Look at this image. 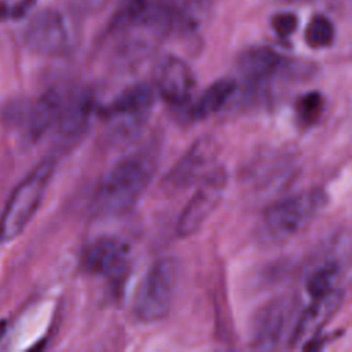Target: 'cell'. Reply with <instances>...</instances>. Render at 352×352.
I'll use <instances>...</instances> for the list:
<instances>
[{"label":"cell","instance_id":"obj_1","mask_svg":"<svg viewBox=\"0 0 352 352\" xmlns=\"http://www.w3.org/2000/svg\"><path fill=\"white\" fill-rule=\"evenodd\" d=\"M155 168V154L143 150L118 162L102 179L92 197L94 214L111 217L132 209L147 190Z\"/></svg>","mask_w":352,"mask_h":352},{"label":"cell","instance_id":"obj_2","mask_svg":"<svg viewBox=\"0 0 352 352\" xmlns=\"http://www.w3.org/2000/svg\"><path fill=\"white\" fill-rule=\"evenodd\" d=\"M327 201L329 195L322 187H311L274 202L261 217V239L270 243L287 242L308 227Z\"/></svg>","mask_w":352,"mask_h":352},{"label":"cell","instance_id":"obj_3","mask_svg":"<svg viewBox=\"0 0 352 352\" xmlns=\"http://www.w3.org/2000/svg\"><path fill=\"white\" fill-rule=\"evenodd\" d=\"M154 100L153 84L140 81L125 87L107 104L98 107L107 125V139L114 144L136 139L148 122Z\"/></svg>","mask_w":352,"mask_h":352},{"label":"cell","instance_id":"obj_4","mask_svg":"<svg viewBox=\"0 0 352 352\" xmlns=\"http://www.w3.org/2000/svg\"><path fill=\"white\" fill-rule=\"evenodd\" d=\"M55 158L40 161L14 188L0 214V243L19 236L38 210L55 170Z\"/></svg>","mask_w":352,"mask_h":352},{"label":"cell","instance_id":"obj_5","mask_svg":"<svg viewBox=\"0 0 352 352\" xmlns=\"http://www.w3.org/2000/svg\"><path fill=\"white\" fill-rule=\"evenodd\" d=\"M180 282V264L172 257L155 260L146 272L133 301V315L142 323L162 320L172 309Z\"/></svg>","mask_w":352,"mask_h":352},{"label":"cell","instance_id":"obj_6","mask_svg":"<svg viewBox=\"0 0 352 352\" xmlns=\"http://www.w3.org/2000/svg\"><path fill=\"white\" fill-rule=\"evenodd\" d=\"M227 187V172L214 166L201 182L192 197L184 205L176 223L179 238H188L198 232L208 217L220 204Z\"/></svg>","mask_w":352,"mask_h":352},{"label":"cell","instance_id":"obj_7","mask_svg":"<svg viewBox=\"0 0 352 352\" xmlns=\"http://www.w3.org/2000/svg\"><path fill=\"white\" fill-rule=\"evenodd\" d=\"M219 143L212 135H204L186 150L162 180L166 191L177 192L201 182L214 166Z\"/></svg>","mask_w":352,"mask_h":352},{"label":"cell","instance_id":"obj_8","mask_svg":"<svg viewBox=\"0 0 352 352\" xmlns=\"http://www.w3.org/2000/svg\"><path fill=\"white\" fill-rule=\"evenodd\" d=\"M296 307L294 297L278 296L264 302L250 322V344L254 349H275L286 334Z\"/></svg>","mask_w":352,"mask_h":352},{"label":"cell","instance_id":"obj_9","mask_svg":"<svg viewBox=\"0 0 352 352\" xmlns=\"http://www.w3.org/2000/svg\"><path fill=\"white\" fill-rule=\"evenodd\" d=\"M153 87L164 102L183 107L195 94L197 78L187 62L175 55H164L154 66Z\"/></svg>","mask_w":352,"mask_h":352},{"label":"cell","instance_id":"obj_10","mask_svg":"<svg viewBox=\"0 0 352 352\" xmlns=\"http://www.w3.org/2000/svg\"><path fill=\"white\" fill-rule=\"evenodd\" d=\"M131 263L129 245L116 235H102L92 241L82 256L84 270L109 280H121Z\"/></svg>","mask_w":352,"mask_h":352},{"label":"cell","instance_id":"obj_11","mask_svg":"<svg viewBox=\"0 0 352 352\" xmlns=\"http://www.w3.org/2000/svg\"><path fill=\"white\" fill-rule=\"evenodd\" d=\"M23 40L26 47L45 56H56L69 47V32L60 12L45 8L38 11L28 23Z\"/></svg>","mask_w":352,"mask_h":352},{"label":"cell","instance_id":"obj_12","mask_svg":"<svg viewBox=\"0 0 352 352\" xmlns=\"http://www.w3.org/2000/svg\"><path fill=\"white\" fill-rule=\"evenodd\" d=\"M345 293L341 287L333 289L324 294L312 297L309 305L301 311L290 334V344H309L319 330L338 312L342 305Z\"/></svg>","mask_w":352,"mask_h":352},{"label":"cell","instance_id":"obj_13","mask_svg":"<svg viewBox=\"0 0 352 352\" xmlns=\"http://www.w3.org/2000/svg\"><path fill=\"white\" fill-rule=\"evenodd\" d=\"M96 106V96L92 89H82L63 103L56 121V131L60 142L66 146L78 142L89 129Z\"/></svg>","mask_w":352,"mask_h":352},{"label":"cell","instance_id":"obj_14","mask_svg":"<svg viewBox=\"0 0 352 352\" xmlns=\"http://www.w3.org/2000/svg\"><path fill=\"white\" fill-rule=\"evenodd\" d=\"M285 59L272 48L256 45L243 50L236 59V70L250 88L268 84L283 67Z\"/></svg>","mask_w":352,"mask_h":352},{"label":"cell","instance_id":"obj_15","mask_svg":"<svg viewBox=\"0 0 352 352\" xmlns=\"http://www.w3.org/2000/svg\"><path fill=\"white\" fill-rule=\"evenodd\" d=\"M65 99L60 91L51 88L44 92L32 106L28 116V136L32 142L38 140L54 124L62 111Z\"/></svg>","mask_w":352,"mask_h":352},{"label":"cell","instance_id":"obj_16","mask_svg":"<svg viewBox=\"0 0 352 352\" xmlns=\"http://www.w3.org/2000/svg\"><path fill=\"white\" fill-rule=\"evenodd\" d=\"M172 29L183 33H197L208 19L214 0H168Z\"/></svg>","mask_w":352,"mask_h":352},{"label":"cell","instance_id":"obj_17","mask_svg":"<svg viewBox=\"0 0 352 352\" xmlns=\"http://www.w3.org/2000/svg\"><path fill=\"white\" fill-rule=\"evenodd\" d=\"M236 91L234 78L223 77L205 88L190 107L191 120L201 121L220 111Z\"/></svg>","mask_w":352,"mask_h":352},{"label":"cell","instance_id":"obj_18","mask_svg":"<svg viewBox=\"0 0 352 352\" xmlns=\"http://www.w3.org/2000/svg\"><path fill=\"white\" fill-rule=\"evenodd\" d=\"M344 270L342 261L336 257H327L315 264L307 275L305 289L311 297L324 294L337 289Z\"/></svg>","mask_w":352,"mask_h":352},{"label":"cell","instance_id":"obj_19","mask_svg":"<svg viewBox=\"0 0 352 352\" xmlns=\"http://www.w3.org/2000/svg\"><path fill=\"white\" fill-rule=\"evenodd\" d=\"M334 26L323 15L314 16L305 29V43L315 50L326 48L334 41Z\"/></svg>","mask_w":352,"mask_h":352},{"label":"cell","instance_id":"obj_20","mask_svg":"<svg viewBox=\"0 0 352 352\" xmlns=\"http://www.w3.org/2000/svg\"><path fill=\"white\" fill-rule=\"evenodd\" d=\"M153 1L154 0H121L110 22V30L121 32L124 28L138 19Z\"/></svg>","mask_w":352,"mask_h":352},{"label":"cell","instance_id":"obj_21","mask_svg":"<svg viewBox=\"0 0 352 352\" xmlns=\"http://www.w3.org/2000/svg\"><path fill=\"white\" fill-rule=\"evenodd\" d=\"M323 109H324V100L318 91H311L301 95L296 104V113L298 120L308 126L319 121L323 113Z\"/></svg>","mask_w":352,"mask_h":352},{"label":"cell","instance_id":"obj_22","mask_svg":"<svg viewBox=\"0 0 352 352\" xmlns=\"http://www.w3.org/2000/svg\"><path fill=\"white\" fill-rule=\"evenodd\" d=\"M271 25H272L274 32L279 37L285 38L294 33V30L297 29V25H298V18L293 12H279L272 16Z\"/></svg>","mask_w":352,"mask_h":352},{"label":"cell","instance_id":"obj_23","mask_svg":"<svg viewBox=\"0 0 352 352\" xmlns=\"http://www.w3.org/2000/svg\"><path fill=\"white\" fill-rule=\"evenodd\" d=\"M33 4H34V0H21L18 4H15L12 11L10 12V16H12V18L23 16L32 8Z\"/></svg>","mask_w":352,"mask_h":352},{"label":"cell","instance_id":"obj_24","mask_svg":"<svg viewBox=\"0 0 352 352\" xmlns=\"http://www.w3.org/2000/svg\"><path fill=\"white\" fill-rule=\"evenodd\" d=\"M6 327H7V323H6L4 320H1V322H0V338L4 336V333H6Z\"/></svg>","mask_w":352,"mask_h":352},{"label":"cell","instance_id":"obj_25","mask_svg":"<svg viewBox=\"0 0 352 352\" xmlns=\"http://www.w3.org/2000/svg\"><path fill=\"white\" fill-rule=\"evenodd\" d=\"M283 1H296V0H283Z\"/></svg>","mask_w":352,"mask_h":352}]
</instances>
